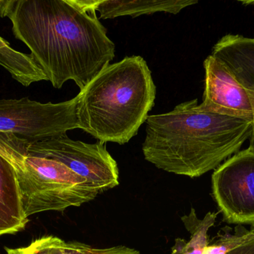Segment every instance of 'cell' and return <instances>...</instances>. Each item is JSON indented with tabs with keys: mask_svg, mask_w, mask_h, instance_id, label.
<instances>
[{
	"mask_svg": "<svg viewBox=\"0 0 254 254\" xmlns=\"http://www.w3.org/2000/svg\"><path fill=\"white\" fill-rule=\"evenodd\" d=\"M51 254H140V252L126 246L98 249L79 242L64 241L58 237L50 238Z\"/></svg>",
	"mask_w": 254,
	"mask_h": 254,
	"instance_id": "cell-13",
	"label": "cell"
},
{
	"mask_svg": "<svg viewBox=\"0 0 254 254\" xmlns=\"http://www.w3.org/2000/svg\"><path fill=\"white\" fill-rule=\"evenodd\" d=\"M155 95L146 61L126 57L109 64L77 95L79 128L105 144H126L146 122Z\"/></svg>",
	"mask_w": 254,
	"mask_h": 254,
	"instance_id": "cell-3",
	"label": "cell"
},
{
	"mask_svg": "<svg viewBox=\"0 0 254 254\" xmlns=\"http://www.w3.org/2000/svg\"><path fill=\"white\" fill-rule=\"evenodd\" d=\"M13 2V0H0V18L7 16Z\"/></svg>",
	"mask_w": 254,
	"mask_h": 254,
	"instance_id": "cell-16",
	"label": "cell"
},
{
	"mask_svg": "<svg viewBox=\"0 0 254 254\" xmlns=\"http://www.w3.org/2000/svg\"><path fill=\"white\" fill-rule=\"evenodd\" d=\"M197 3L196 0H94V7L100 18L107 19L124 16L134 18L157 12L177 14Z\"/></svg>",
	"mask_w": 254,
	"mask_h": 254,
	"instance_id": "cell-9",
	"label": "cell"
},
{
	"mask_svg": "<svg viewBox=\"0 0 254 254\" xmlns=\"http://www.w3.org/2000/svg\"><path fill=\"white\" fill-rule=\"evenodd\" d=\"M33 156L49 158L64 164L83 177L100 194L119 185L117 162L101 142L91 144L70 139L67 135L28 145Z\"/></svg>",
	"mask_w": 254,
	"mask_h": 254,
	"instance_id": "cell-6",
	"label": "cell"
},
{
	"mask_svg": "<svg viewBox=\"0 0 254 254\" xmlns=\"http://www.w3.org/2000/svg\"><path fill=\"white\" fill-rule=\"evenodd\" d=\"M198 99L146 120L145 160L169 173L194 178L217 169L250 140L252 122L200 110Z\"/></svg>",
	"mask_w": 254,
	"mask_h": 254,
	"instance_id": "cell-2",
	"label": "cell"
},
{
	"mask_svg": "<svg viewBox=\"0 0 254 254\" xmlns=\"http://www.w3.org/2000/svg\"><path fill=\"white\" fill-rule=\"evenodd\" d=\"M77 96L59 103H41L28 97L0 99V133L14 134L30 144L67 135L79 128Z\"/></svg>",
	"mask_w": 254,
	"mask_h": 254,
	"instance_id": "cell-5",
	"label": "cell"
},
{
	"mask_svg": "<svg viewBox=\"0 0 254 254\" xmlns=\"http://www.w3.org/2000/svg\"><path fill=\"white\" fill-rule=\"evenodd\" d=\"M50 238L49 237H42L34 240L26 247L19 249L4 248L7 254H51Z\"/></svg>",
	"mask_w": 254,
	"mask_h": 254,
	"instance_id": "cell-14",
	"label": "cell"
},
{
	"mask_svg": "<svg viewBox=\"0 0 254 254\" xmlns=\"http://www.w3.org/2000/svg\"><path fill=\"white\" fill-rule=\"evenodd\" d=\"M212 191L224 222L254 225V154L249 149L221 164L212 175Z\"/></svg>",
	"mask_w": 254,
	"mask_h": 254,
	"instance_id": "cell-7",
	"label": "cell"
},
{
	"mask_svg": "<svg viewBox=\"0 0 254 254\" xmlns=\"http://www.w3.org/2000/svg\"><path fill=\"white\" fill-rule=\"evenodd\" d=\"M28 221L24 213L16 173L0 156V237L22 231Z\"/></svg>",
	"mask_w": 254,
	"mask_h": 254,
	"instance_id": "cell-8",
	"label": "cell"
},
{
	"mask_svg": "<svg viewBox=\"0 0 254 254\" xmlns=\"http://www.w3.org/2000/svg\"><path fill=\"white\" fill-rule=\"evenodd\" d=\"M227 254H254V236L244 244Z\"/></svg>",
	"mask_w": 254,
	"mask_h": 254,
	"instance_id": "cell-15",
	"label": "cell"
},
{
	"mask_svg": "<svg viewBox=\"0 0 254 254\" xmlns=\"http://www.w3.org/2000/svg\"><path fill=\"white\" fill-rule=\"evenodd\" d=\"M254 236V225H251L250 229H247L243 225H237L233 233L232 228L225 227L222 233H219L217 237L209 243L203 254H227L231 251L237 249L250 240Z\"/></svg>",
	"mask_w": 254,
	"mask_h": 254,
	"instance_id": "cell-12",
	"label": "cell"
},
{
	"mask_svg": "<svg viewBox=\"0 0 254 254\" xmlns=\"http://www.w3.org/2000/svg\"><path fill=\"white\" fill-rule=\"evenodd\" d=\"M0 66L11 77L25 86L41 81H48L43 70L31 55L13 49L8 42L0 36Z\"/></svg>",
	"mask_w": 254,
	"mask_h": 254,
	"instance_id": "cell-10",
	"label": "cell"
},
{
	"mask_svg": "<svg viewBox=\"0 0 254 254\" xmlns=\"http://www.w3.org/2000/svg\"><path fill=\"white\" fill-rule=\"evenodd\" d=\"M96 13L94 0H13L7 17L54 87L81 91L116 56Z\"/></svg>",
	"mask_w": 254,
	"mask_h": 254,
	"instance_id": "cell-1",
	"label": "cell"
},
{
	"mask_svg": "<svg viewBox=\"0 0 254 254\" xmlns=\"http://www.w3.org/2000/svg\"><path fill=\"white\" fill-rule=\"evenodd\" d=\"M29 144L14 134L0 133V156L16 173L27 218L43 212L79 207L100 195L86 179L64 164L30 155Z\"/></svg>",
	"mask_w": 254,
	"mask_h": 254,
	"instance_id": "cell-4",
	"label": "cell"
},
{
	"mask_svg": "<svg viewBox=\"0 0 254 254\" xmlns=\"http://www.w3.org/2000/svg\"><path fill=\"white\" fill-rule=\"evenodd\" d=\"M219 213V212H209L202 219H199L195 210L192 208L189 215L181 217L187 231L190 234V239L188 242L183 239H176L172 248L171 254H204L210 243L207 232L210 228L214 226Z\"/></svg>",
	"mask_w": 254,
	"mask_h": 254,
	"instance_id": "cell-11",
	"label": "cell"
}]
</instances>
